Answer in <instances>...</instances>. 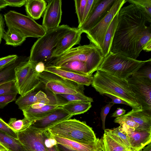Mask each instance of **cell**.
<instances>
[{"mask_svg":"<svg viewBox=\"0 0 151 151\" xmlns=\"http://www.w3.org/2000/svg\"><path fill=\"white\" fill-rule=\"evenodd\" d=\"M7 5L12 7H21L25 5L26 0H5Z\"/></svg>","mask_w":151,"mask_h":151,"instance_id":"obj_45","label":"cell"},{"mask_svg":"<svg viewBox=\"0 0 151 151\" xmlns=\"http://www.w3.org/2000/svg\"><path fill=\"white\" fill-rule=\"evenodd\" d=\"M4 22L5 20L4 17L1 14H0V44L5 32Z\"/></svg>","mask_w":151,"mask_h":151,"instance_id":"obj_47","label":"cell"},{"mask_svg":"<svg viewBox=\"0 0 151 151\" xmlns=\"http://www.w3.org/2000/svg\"><path fill=\"white\" fill-rule=\"evenodd\" d=\"M104 58L101 50L90 42L88 45L72 47L59 56L50 59L45 64V67H60L68 61H82L87 65L88 74L92 75L98 70Z\"/></svg>","mask_w":151,"mask_h":151,"instance_id":"obj_3","label":"cell"},{"mask_svg":"<svg viewBox=\"0 0 151 151\" xmlns=\"http://www.w3.org/2000/svg\"><path fill=\"white\" fill-rule=\"evenodd\" d=\"M99 1L100 0H87L81 25L87 19L92 12L96 7Z\"/></svg>","mask_w":151,"mask_h":151,"instance_id":"obj_39","label":"cell"},{"mask_svg":"<svg viewBox=\"0 0 151 151\" xmlns=\"http://www.w3.org/2000/svg\"><path fill=\"white\" fill-rule=\"evenodd\" d=\"M114 104L109 103L101 109V118L102 123V128L104 130L105 129V122L106 117L109 113L111 107Z\"/></svg>","mask_w":151,"mask_h":151,"instance_id":"obj_42","label":"cell"},{"mask_svg":"<svg viewBox=\"0 0 151 151\" xmlns=\"http://www.w3.org/2000/svg\"><path fill=\"white\" fill-rule=\"evenodd\" d=\"M17 93H9L0 95V109L3 108L9 103L16 99Z\"/></svg>","mask_w":151,"mask_h":151,"instance_id":"obj_40","label":"cell"},{"mask_svg":"<svg viewBox=\"0 0 151 151\" xmlns=\"http://www.w3.org/2000/svg\"><path fill=\"white\" fill-rule=\"evenodd\" d=\"M40 102L60 106L55 96L46 94L41 91L38 92L33 91L23 96H20L15 101L19 109L22 111L31 105Z\"/></svg>","mask_w":151,"mask_h":151,"instance_id":"obj_16","label":"cell"},{"mask_svg":"<svg viewBox=\"0 0 151 151\" xmlns=\"http://www.w3.org/2000/svg\"><path fill=\"white\" fill-rule=\"evenodd\" d=\"M115 123H118L122 127L139 129V125L125 114L116 117L114 120Z\"/></svg>","mask_w":151,"mask_h":151,"instance_id":"obj_35","label":"cell"},{"mask_svg":"<svg viewBox=\"0 0 151 151\" xmlns=\"http://www.w3.org/2000/svg\"><path fill=\"white\" fill-rule=\"evenodd\" d=\"M47 131L51 136H55L86 145L96 143L97 138L92 128L85 122L69 119L59 122Z\"/></svg>","mask_w":151,"mask_h":151,"instance_id":"obj_4","label":"cell"},{"mask_svg":"<svg viewBox=\"0 0 151 151\" xmlns=\"http://www.w3.org/2000/svg\"><path fill=\"white\" fill-rule=\"evenodd\" d=\"M104 131L112 138L132 151L127 135L120 125L111 129H106Z\"/></svg>","mask_w":151,"mask_h":151,"instance_id":"obj_29","label":"cell"},{"mask_svg":"<svg viewBox=\"0 0 151 151\" xmlns=\"http://www.w3.org/2000/svg\"><path fill=\"white\" fill-rule=\"evenodd\" d=\"M127 80L142 109L151 113V81L134 74Z\"/></svg>","mask_w":151,"mask_h":151,"instance_id":"obj_11","label":"cell"},{"mask_svg":"<svg viewBox=\"0 0 151 151\" xmlns=\"http://www.w3.org/2000/svg\"><path fill=\"white\" fill-rule=\"evenodd\" d=\"M8 29H14L26 38H40L45 33L46 30L29 17L14 11L11 10L4 15Z\"/></svg>","mask_w":151,"mask_h":151,"instance_id":"obj_7","label":"cell"},{"mask_svg":"<svg viewBox=\"0 0 151 151\" xmlns=\"http://www.w3.org/2000/svg\"><path fill=\"white\" fill-rule=\"evenodd\" d=\"M52 136L58 144L70 150L76 151H97L99 148L102 149V138H98L97 142L93 144L86 145L55 136Z\"/></svg>","mask_w":151,"mask_h":151,"instance_id":"obj_21","label":"cell"},{"mask_svg":"<svg viewBox=\"0 0 151 151\" xmlns=\"http://www.w3.org/2000/svg\"><path fill=\"white\" fill-rule=\"evenodd\" d=\"M46 148L47 151H58L57 145L50 148Z\"/></svg>","mask_w":151,"mask_h":151,"instance_id":"obj_54","label":"cell"},{"mask_svg":"<svg viewBox=\"0 0 151 151\" xmlns=\"http://www.w3.org/2000/svg\"></svg>","mask_w":151,"mask_h":151,"instance_id":"obj_56","label":"cell"},{"mask_svg":"<svg viewBox=\"0 0 151 151\" xmlns=\"http://www.w3.org/2000/svg\"><path fill=\"white\" fill-rule=\"evenodd\" d=\"M91 85L101 95L106 93L112 95L126 102L132 109H142L127 79L97 70L93 76Z\"/></svg>","mask_w":151,"mask_h":151,"instance_id":"obj_2","label":"cell"},{"mask_svg":"<svg viewBox=\"0 0 151 151\" xmlns=\"http://www.w3.org/2000/svg\"><path fill=\"white\" fill-rule=\"evenodd\" d=\"M125 115L139 125V130L151 131V113L132 109Z\"/></svg>","mask_w":151,"mask_h":151,"instance_id":"obj_22","label":"cell"},{"mask_svg":"<svg viewBox=\"0 0 151 151\" xmlns=\"http://www.w3.org/2000/svg\"><path fill=\"white\" fill-rule=\"evenodd\" d=\"M126 110L123 108H118L112 114L111 117H118L124 115L126 113Z\"/></svg>","mask_w":151,"mask_h":151,"instance_id":"obj_48","label":"cell"},{"mask_svg":"<svg viewBox=\"0 0 151 151\" xmlns=\"http://www.w3.org/2000/svg\"><path fill=\"white\" fill-rule=\"evenodd\" d=\"M82 33L81 29L78 28H71L69 31L58 42L53 52L51 59L59 56L74 45L79 44Z\"/></svg>","mask_w":151,"mask_h":151,"instance_id":"obj_18","label":"cell"},{"mask_svg":"<svg viewBox=\"0 0 151 151\" xmlns=\"http://www.w3.org/2000/svg\"><path fill=\"white\" fill-rule=\"evenodd\" d=\"M36 64L29 59L15 69L16 85L20 96H23L34 91L41 85L39 79L40 73L35 70Z\"/></svg>","mask_w":151,"mask_h":151,"instance_id":"obj_8","label":"cell"},{"mask_svg":"<svg viewBox=\"0 0 151 151\" xmlns=\"http://www.w3.org/2000/svg\"><path fill=\"white\" fill-rule=\"evenodd\" d=\"M139 151H151V142L149 143Z\"/></svg>","mask_w":151,"mask_h":151,"instance_id":"obj_53","label":"cell"},{"mask_svg":"<svg viewBox=\"0 0 151 151\" xmlns=\"http://www.w3.org/2000/svg\"><path fill=\"white\" fill-rule=\"evenodd\" d=\"M127 2V0H116L104 17L85 33L90 42L100 49L109 25L115 16Z\"/></svg>","mask_w":151,"mask_h":151,"instance_id":"obj_10","label":"cell"},{"mask_svg":"<svg viewBox=\"0 0 151 151\" xmlns=\"http://www.w3.org/2000/svg\"><path fill=\"white\" fill-rule=\"evenodd\" d=\"M73 116L63 109L62 106H60L46 116L33 122L30 126L36 130L43 132L54 125L70 119Z\"/></svg>","mask_w":151,"mask_h":151,"instance_id":"obj_13","label":"cell"},{"mask_svg":"<svg viewBox=\"0 0 151 151\" xmlns=\"http://www.w3.org/2000/svg\"><path fill=\"white\" fill-rule=\"evenodd\" d=\"M104 95L108 96L112 99L111 101L109 102V103L114 104H122L129 105L126 102L118 97L107 93L105 94Z\"/></svg>","mask_w":151,"mask_h":151,"instance_id":"obj_46","label":"cell"},{"mask_svg":"<svg viewBox=\"0 0 151 151\" xmlns=\"http://www.w3.org/2000/svg\"><path fill=\"white\" fill-rule=\"evenodd\" d=\"M142 9L131 4L122 8L113 40L111 52L137 59L142 50L140 42L144 35L151 31Z\"/></svg>","mask_w":151,"mask_h":151,"instance_id":"obj_1","label":"cell"},{"mask_svg":"<svg viewBox=\"0 0 151 151\" xmlns=\"http://www.w3.org/2000/svg\"><path fill=\"white\" fill-rule=\"evenodd\" d=\"M116 0H100L97 5L87 19L78 27L83 33H86L91 29L106 15Z\"/></svg>","mask_w":151,"mask_h":151,"instance_id":"obj_14","label":"cell"},{"mask_svg":"<svg viewBox=\"0 0 151 151\" xmlns=\"http://www.w3.org/2000/svg\"><path fill=\"white\" fill-rule=\"evenodd\" d=\"M14 93H18L15 81L6 82L0 84V95Z\"/></svg>","mask_w":151,"mask_h":151,"instance_id":"obj_38","label":"cell"},{"mask_svg":"<svg viewBox=\"0 0 151 151\" xmlns=\"http://www.w3.org/2000/svg\"><path fill=\"white\" fill-rule=\"evenodd\" d=\"M7 6H8L5 0H0V11Z\"/></svg>","mask_w":151,"mask_h":151,"instance_id":"obj_52","label":"cell"},{"mask_svg":"<svg viewBox=\"0 0 151 151\" xmlns=\"http://www.w3.org/2000/svg\"><path fill=\"white\" fill-rule=\"evenodd\" d=\"M6 44L16 47L19 46L25 41L26 38L15 30L8 29L5 31L3 37Z\"/></svg>","mask_w":151,"mask_h":151,"instance_id":"obj_30","label":"cell"},{"mask_svg":"<svg viewBox=\"0 0 151 151\" xmlns=\"http://www.w3.org/2000/svg\"><path fill=\"white\" fill-rule=\"evenodd\" d=\"M18 57L17 55H10L0 58V69Z\"/></svg>","mask_w":151,"mask_h":151,"instance_id":"obj_43","label":"cell"},{"mask_svg":"<svg viewBox=\"0 0 151 151\" xmlns=\"http://www.w3.org/2000/svg\"><path fill=\"white\" fill-rule=\"evenodd\" d=\"M101 138L102 151H132L105 132Z\"/></svg>","mask_w":151,"mask_h":151,"instance_id":"obj_28","label":"cell"},{"mask_svg":"<svg viewBox=\"0 0 151 151\" xmlns=\"http://www.w3.org/2000/svg\"><path fill=\"white\" fill-rule=\"evenodd\" d=\"M118 13L115 16L109 25L100 49L104 58L111 51L112 41L118 23Z\"/></svg>","mask_w":151,"mask_h":151,"instance_id":"obj_25","label":"cell"},{"mask_svg":"<svg viewBox=\"0 0 151 151\" xmlns=\"http://www.w3.org/2000/svg\"><path fill=\"white\" fill-rule=\"evenodd\" d=\"M134 74L151 81V58L148 60Z\"/></svg>","mask_w":151,"mask_h":151,"instance_id":"obj_36","label":"cell"},{"mask_svg":"<svg viewBox=\"0 0 151 151\" xmlns=\"http://www.w3.org/2000/svg\"><path fill=\"white\" fill-rule=\"evenodd\" d=\"M74 1L76 13L78 18V27L82 24L87 0H75Z\"/></svg>","mask_w":151,"mask_h":151,"instance_id":"obj_37","label":"cell"},{"mask_svg":"<svg viewBox=\"0 0 151 151\" xmlns=\"http://www.w3.org/2000/svg\"><path fill=\"white\" fill-rule=\"evenodd\" d=\"M17 133L18 139L27 151H47L44 144L47 131L41 132L29 126Z\"/></svg>","mask_w":151,"mask_h":151,"instance_id":"obj_12","label":"cell"},{"mask_svg":"<svg viewBox=\"0 0 151 151\" xmlns=\"http://www.w3.org/2000/svg\"><path fill=\"white\" fill-rule=\"evenodd\" d=\"M7 124L13 130L17 132L25 130L31 124L24 117L23 119L19 120H17L16 118H11Z\"/></svg>","mask_w":151,"mask_h":151,"instance_id":"obj_32","label":"cell"},{"mask_svg":"<svg viewBox=\"0 0 151 151\" xmlns=\"http://www.w3.org/2000/svg\"><path fill=\"white\" fill-rule=\"evenodd\" d=\"M122 127L127 135L132 151H139L151 142V131Z\"/></svg>","mask_w":151,"mask_h":151,"instance_id":"obj_19","label":"cell"},{"mask_svg":"<svg viewBox=\"0 0 151 151\" xmlns=\"http://www.w3.org/2000/svg\"><path fill=\"white\" fill-rule=\"evenodd\" d=\"M47 6V3L44 0H26L25 6L27 16L34 20L39 19Z\"/></svg>","mask_w":151,"mask_h":151,"instance_id":"obj_24","label":"cell"},{"mask_svg":"<svg viewBox=\"0 0 151 151\" xmlns=\"http://www.w3.org/2000/svg\"><path fill=\"white\" fill-rule=\"evenodd\" d=\"M47 132V135L45 139L44 144L46 148H50L58 144L53 137L50 135Z\"/></svg>","mask_w":151,"mask_h":151,"instance_id":"obj_44","label":"cell"},{"mask_svg":"<svg viewBox=\"0 0 151 151\" xmlns=\"http://www.w3.org/2000/svg\"><path fill=\"white\" fill-rule=\"evenodd\" d=\"M60 106L57 105L37 103L22 110L24 117L32 124L47 116Z\"/></svg>","mask_w":151,"mask_h":151,"instance_id":"obj_20","label":"cell"},{"mask_svg":"<svg viewBox=\"0 0 151 151\" xmlns=\"http://www.w3.org/2000/svg\"><path fill=\"white\" fill-rule=\"evenodd\" d=\"M97 151H102V148L99 149Z\"/></svg>","mask_w":151,"mask_h":151,"instance_id":"obj_55","label":"cell"},{"mask_svg":"<svg viewBox=\"0 0 151 151\" xmlns=\"http://www.w3.org/2000/svg\"><path fill=\"white\" fill-rule=\"evenodd\" d=\"M48 4L44 13L42 25L46 30L58 27L62 15V1H47Z\"/></svg>","mask_w":151,"mask_h":151,"instance_id":"obj_15","label":"cell"},{"mask_svg":"<svg viewBox=\"0 0 151 151\" xmlns=\"http://www.w3.org/2000/svg\"><path fill=\"white\" fill-rule=\"evenodd\" d=\"M29 59V57L19 56L0 69V84L15 81V69L22 62Z\"/></svg>","mask_w":151,"mask_h":151,"instance_id":"obj_23","label":"cell"},{"mask_svg":"<svg viewBox=\"0 0 151 151\" xmlns=\"http://www.w3.org/2000/svg\"><path fill=\"white\" fill-rule=\"evenodd\" d=\"M0 144L9 151H27L18 139L0 130Z\"/></svg>","mask_w":151,"mask_h":151,"instance_id":"obj_26","label":"cell"},{"mask_svg":"<svg viewBox=\"0 0 151 151\" xmlns=\"http://www.w3.org/2000/svg\"><path fill=\"white\" fill-rule=\"evenodd\" d=\"M140 8L145 12L147 22H151V0H127Z\"/></svg>","mask_w":151,"mask_h":151,"instance_id":"obj_33","label":"cell"},{"mask_svg":"<svg viewBox=\"0 0 151 151\" xmlns=\"http://www.w3.org/2000/svg\"><path fill=\"white\" fill-rule=\"evenodd\" d=\"M58 95L68 102H90L91 103L93 102L91 98L86 96L84 93L75 94H61Z\"/></svg>","mask_w":151,"mask_h":151,"instance_id":"obj_34","label":"cell"},{"mask_svg":"<svg viewBox=\"0 0 151 151\" xmlns=\"http://www.w3.org/2000/svg\"><path fill=\"white\" fill-rule=\"evenodd\" d=\"M57 146L58 151H76L68 149L59 144L57 145Z\"/></svg>","mask_w":151,"mask_h":151,"instance_id":"obj_51","label":"cell"},{"mask_svg":"<svg viewBox=\"0 0 151 151\" xmlns=\"http://www.w3.org/2000/svg\"><path fill=\"white\" fill-rule=\"evenodd\" d=\"M39 79L49 93L55 95L84 93V85L52 73L44 71L39 74Z\"/></svg>","mask_w":151,"mask_h":151,"instance_id":"obj_9","label":"cell"},{"mask_svg":"<svg viewBox=\"0 0 151 151\" xmlns=\"http://www.w3.org/2000/svg\"><path fill=\"white\" fill-rule=\"evenodd\" d=\"M45 69V64L43 62H38L35 65V70L38 73H40L44 72Z\"/></svg>","mask_w":151,"mask_h":151,"instance_id":"obj_49","label":"cell"},{"mask_svg":"<svg viewBox=\"0 0 151 151\" xmlns=\"http://www.w3.org/2000/svg\"><path fill=\"white\" fill-rule=\"evenodd\" d=\"M71 28L63 24L46 30L45 34L39 38L32 46L29 60L35 64L39 62L45 64L50 60L58 42Z\"/></svg>","mask_w":151,"mask_h":151,"instance_id":"obj_5","label":"cell"},{"mask_svg":"<svg viewBox=\"0 0 151 151\" xmlns=\"http://www.w3.org/2000/svg\"><path fill=\"white\" fill-rule=\"evenodd\" d=\"M147 61L138 60L111 51L104 58L98 70L120 78L127 79L135 73Z\"/></svg>","mask_w":151,"mask_h":151,"instance_id":"obj_6","label":"cell"},{"mask_svg":"<svg viewBox=\"0 0 151 151\" xmlns=\"http://www.w3.org/2000/svg\"><path fill=\"white\" fill-rule=\"evenodd\" d=\"M44 71L52 73L79 84L89 86L91 85L93 76L74 71L61 67H45Z\"/></svg>","mask_w":151,"mask_h":151,"instance_id":"obj_17","label":"cell"},{"mask_svg":"<svg viewBox=\"0 0 151 151\" xmlns=\"http://www.w3.org/2000/svg\"><path fill=\"white\" fill-rule=\"evenodd\" d=\"M0 130L12 137L18 139L17 132L13 130L9 126L8 124L0 117Z\"/></svg>","mask_w":151,"mask_h":151,"instance_id":"obj_41","label":"cell"},{"mask_svg":"<svg viewBox=\"0 0 151 151\" xmlns=\"http://www.w3.org/2000/svg\"><path fill=\"white\" fill-rule=\"evenodd\" d=\"M91 106L90 102H70L62 106V107L68 113L73 116L86 112Z\"/></svg>","mask_w":151,"mask_h":151,"instance_id":"obj_27","label":"cell"},{"mask_svg":"<svg viewBox=\"0 0 151 151\" xmlns=\"http://www.w3.org/2000/svg\"><path fill=\"white\" fill-rule=\"evenodd\" d=\"M142 50L146 52H150L151 50V42L147 43L144 47Z\"/></svg>","mask_w":151,"mask_h":151,"instance_id":"obj_50","label":"cell"},{"mask_svg":"<svg viewBox=\"0 0 151 151\" xmlns=\"http://www.w3.org/2000/svg\"><path fill=\"white\" fill-rule=\"evenodd\" d=\"M60 67L88 74L87 65L83 61L78 60L68 61L63 63Z\"/></svg>","mask_w":151,"mask_h":151,"instance_id":"obj_31","label":"cell"}]
</instances>
